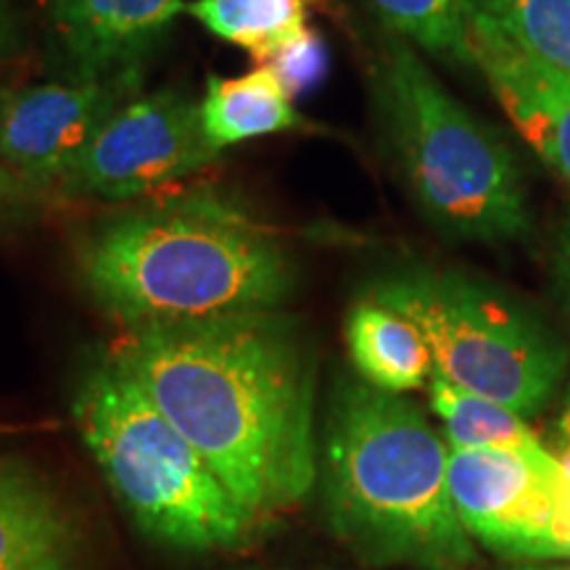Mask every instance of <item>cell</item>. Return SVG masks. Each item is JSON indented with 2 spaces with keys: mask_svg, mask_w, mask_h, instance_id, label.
Segmentation results:
<instances>
[{
  "mask_svg": "<svg viewBox=\"0 0 570 570\" xmlns=\"http://www.w3.org/2000/svg\"><path fill=\"white\" fill-rule=\"evenodd\" d=\"M9 46V13H6V3L0 0V51Z\"/></svg>",
  "mask_w": 570,
  "mask_h": 570,
  "instance_id": "obj_23",
  "label": "cell"
},
{
  "mask_svg": "<svg viewBox=\"0 0 570 570\" xmlns=\"http://www.w3.org/2000/svg\"><path fill=\"white\" fill-rule=\"evenodd\" d=\"M554 291H558L562 309L570 317V252L566 246H560L558 256H554Z\"/></svg>",
  "mask_w": 570,
  "mask_h": 570,
  "instance_id": "obj_20",
  "label": "cell"
},
{
  "mask_svg": "<svg viewBox=\"0 0 570 570\" xmlns=\"http://www.w3.org/2000/svg\"><path fill=\"white\" fill-rule=\"evenodd\" d=\"M562 246H566V248H568V252H570V227H568V233H566V238H562Z\"/></svg>",
  "mask_w": 570,
  "mask_h": 570,
  "instance_id": "obj_25",
  "label": "cell"
},
{
  "mask_svg": "<svg viewBox=\"0 0 570 570\" xmlns=\"http://www.w3.org/2000/svg\"><path fill=\"white\" fill-rule=\"evenodd\" d=\"M138 82L140 69H130L101 80L0 90V161L32 188L63 185L101 125Z\"/></svg>",
  "mask_w": 570,
  "mask_h": 570,
  "instance_id": "obj_9",
  "label": "cell"
},
{
  "mask_svg": "<svg viewBox=\"0 0 570 570\" xmlns=\"http://www.w3.org/2000/svg\"><path fill=\"white\" fill-rule=\"evenodd\" d=\"M262 525L317 487L315 360L277 309L127 327L106 356Z\"/></svg>",
  "mask_w": 570,
  "mask_h": 570,
  "instance_id": "obj_1",
  "label": "cell"
},
{
  "mask_svg": "<svg viewBox=\"0 0 570 570\" xmlns=\"http://www.w3.org/2000/svg\"><path fill=\"white\" fill-rule=\"evenodd\" d=\"M185 6L183 0H51L48 24L61 69L69 80L140 69Z\"/></svg>",
  "mask_w": 570,
  "mask_h": 570,
  "instance_id": "obj_11",
  "label": "cell"
},
{
  "mask_svg": "<svg viewBox=\"0 0 570 570\" xmlns=\"http://www.w3.org/2000/svg\"><path fill=\"white\" fill-rule=\"evenodd\" d=\"M449 489L475 544L508 560H570L568 502L520 460L449 446Z\"/></svg>",
  "mask_w": 570,
  "mask_h": 570,
  "instance_id": "obj_8",
  "label": "cell"
},
{
  "mask_svg": "<svg viewBox=\"0 0 570 570\" xmlns=\"http://www.w3.org/2000/svg\"><path fill=\"white\" fill-rule=\"evenodd\" d=\"M32 190V185L21 180L19 175L9 173L6 167H0V202H17V198L27 196Z\"/></svg>",
  "mask_w": 570,
  "mask_h": 570,
  "instance_id": "obj_21",
  "label": "cell"
},
{
  "mask_svg": "<svg viewBox=\"0 0 570 570\" xmlns=\"http://www.w3.org/2000/svg\"><path fill=\"white\" fill-rule=\"evenodd\" d=\"M473 3L487 11L512 40L570 77V0H473Z\"/></svg>",
  "mask_w": 570,
  "mask_h": 570,
  "instance_id": "obj_18",
  "label": "cell"
},
{
  "mask_svg": "<svg viewBox=\"0 0 570 570\" xmlns=\"http://www.w3.org/2000/svg\"><path fill=\"white\" fill-rule=\"evenodd\" d=\"M75 259L125 331L281 309L298 285L288 248L209 196L119 214L85 235Z\"/></svg>",
  "mask_w": 570,
  "mask_h": 570,
  "instance_id": "obj_2",
  "label": "cell"
},
{
  "mask_svg": "<svg viewBox=\"0 0 570 570\" xmlns=\"http://www.w3.org/2000/svg\"><path fill=\"white\" fill-rule=\"evenodd\" d=\"M525 570H570V566H529Z\"/></svg>",
  "mask_w": 570,
  "mask_h": 570,
  "instance_id": "obj_24",
  "label": "cell"
},
{
  "mask_svg": "<svg viewBox=\"0 0 570 570\" xmlns=\"http://www.w3.org/2000/svg\"><path fill=\"white\" fill-rule=\"evenodd\" d=\"M373 88L383 140L428 223L473 244L529 238L533 214L518 154L439 82L412 42L383 38Z\"/></svg>",
  "mask_w": 570,
  "mask_h": 570,
  "instance_id": "obj_4",
  "label": "cell"
},
{
  "mask_svg": "<svg viewBox=\"0 0 570 570\" xmlns=\"http://www.w3.org/2000/svg\"><path fill=\"white\" fill-rule=\"evenodd\" d=\"M558 431H560V446L570 449V386L566 391V399H562V407L558 415Z\"/></svg>",
  "mask_w": 570,
  "mask_h": 570,
  "instance_id": "obj_22",
  "label": "cell"
},
{
  "mask_svg": "<svg viewBox=\"0 0 570 570\" xmlns=\"http://www.w3.org/2000/svg\"><path fill=\"white\" fill-rule=\"evenodd\" d=\"M269 67L275 69L277 77H281L285 90L296 98L325 82L327 71H331V51H327V42L323 40V35L309 27V30L298 35L294 42H288V46L269 61Z\"/></svg>",
  "mask_w": 570,
  "mask_h": 570,
  "instance_id": "obj_19",
  "label": "cell"
},
{
  "mask_svg": "<svg viewBox=\"0 0 570 570\" xmlns=\"http://www.w3.org/2000/svg\"><path fill=\"white\" fill-rule=\"evenodd\" d=\"M0 570H85L71 510L27 462L0 458Z\"/></svg>",
  "mask_w": 570,
  "mask_h": 570,
  "instance_id": "obj_12",
  "label": "cell"
},
{
  "mask_svg": "<svg viewBox=\"0 0 570 570\" xmlns=\"http://www.w3.org/2000/svg\"><path fill=\"white\" fill-rule=\"evenodd\" d=\"M431 407L444 423V439L458 449H494L529 465L562 494L570 508V475L558 454L547 452L523 415L494 399L465 391L433 373L428 383Z\"/></svg>",
  "mask_w": 570,
  "mask_h": 570,
  "instance_id": "obj_13",
  "label": "cell"
},
{
  "mask_svg": "<svg viewBox=\"0 0 570 570\" xmlns=\"http://www.w3.org/2000/svg\"><path fill=\"white\" fill-rule=\"evenodd\" d=\"M82 444L142 533L183 552H230L259 520L204 454L109 360L82 377L71 404Z\"/></svg>",
  "mask_w": 570,
  "mask_h": 570,
  "instance_id": "obj_5",
  "label": "cell"
},
{
  "mask_svg": "<svg viewBox=\"0 0 570 570\" xmlns=\"http://www.w3.org/2000/svg\"><path fill=\"white\" fill-rule=\"evenodd\" d=\"M391 35L433 59L473 69L465 0H365Z\"/></svg>",
  "mask_w": 570,
  "mask_h": 570,
  "instance_id": "obj_17",
  "label": "cell"
},
{
  "mask_svg": "<svg viewBox=\"0 0 570 570\" xmlns=\"http://www.w3.org/2000/svg\"><path fill=\"white\" fill-rule=\"evenodd\" d=\"M367 298L410 317L428 341L433 373L533 417L560 394L570 348L531 306L462 269L404 267L375 277Z\"/></svg>",
  "mask_w": 570,
  "mask_h": 570,
  "instance_id": "obj_6",
  "label": "cell"
},
{
  "mask_svg": "<svg viewBox=\"0 0 570 570\" xmlns=\"http://www.w3.org/2000/svg\"><path fill=\"white\" fill-rule=\"evenodd\" d=\"M219 154L204 130L202 104L190 92L164 88L119 106L61 188L77 196L130 202L202 173Z\"/></svg>",
  "mask_w": 570,
  "mask_h": 570,
  "instance_id": "obj_7",
  "label": "cell"
},
{
  "mask_svg": "<svg viewBox=\"0 0 570 570\" xmlns=\"http://www.w3.org/2000/svg\"><path fill=\"white\" fill-rule=\"evenodd\" d=\"M317 481L333 533L367 566L479 570L449 489V441L404 394L341 383Z\"/></svg>",
  "mask_w": 570,
  "mask_h": 570,
  "instance_id": "obj_3",
  "label": "cell"
},
{
  "mask_svg": "<svg viewBox=\"0 0 570 570\" xmlns=\"http://www.w3.org/2000/svg\"><path fill=\"white\" fill-rule=\"evenodd\" d=\"M348 360L370 386L410 394L431 383L433 354L423 331L391 306L362 296L346 315Z\"/></svg>",
  "mask_w": 570,
  "mask_h": 570,
  "instance_id": "obj_14",
  "label": "cell"
},
{
  "mask_svg": "<svg viewBox=\"0 0 570 570\" xmlns=\"http://www.w3.org/2000/svg\"><path fill=\"white\" fill-rule=\"evenodd\" d=\"M470 59L520 140L570 185V77L510 38L465 0Z\"/></svg>",
  "mask_w": 570,
  "mask_h": 570,
  "instance_id": "obj_10",
  "label": "cell"
},
{
  "mask_svg": "<svg viewBox=\"0 0 570 570\" xmlns=\"http://www.w3.org/2000/svg\"><path fill=\"white\" fill-rule=\"evenodd\" d=\"M320 0H194L185 6L214 38L230 42L265 67L288 42L309 30Z\"/></svg>",
  "mask_w": 570,
  "mask_h": 570,
  "instance_id": "obj_16",
  "label": "cell"
},
{
  "mask_svg": "<svg viewBox=\"0 0 570 570\" xmlns=\"http://www.w3.org/2000/svg\"><path fill=\"white\" fill-rule=\"evenodd\" d=\"M202 119L206 135L219 151L262 135L309 127L296 109V98L285 90L269 63L238 77H206Z\"/></svg>",
  "mask_w": 570,
  "mask_h": 570,
  "instance_id": "obj_15",
  "label": "cell"
}]
</instances>
